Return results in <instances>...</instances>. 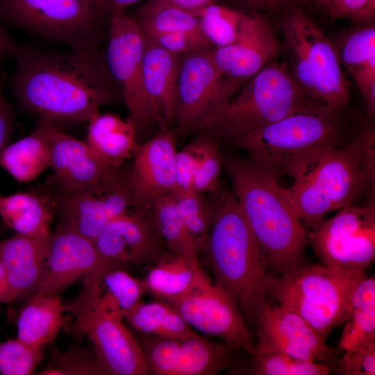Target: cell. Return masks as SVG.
Segmentation results:
<instances>
[{"label":"cell","mask_w":375,"mask_h":375,"mask_svg":"<svg viewBox=\"0 0 375 375\" xmlns=\"http://www.w3.org/2000/svg\"><path fill=\"white\" fill-rule=\"evenodd\" d=\"M47 141L49 167L53 170L51 185L55 193H71L91 189L109 183L123 172L102 162L88 144L39 119Z\"/></svg>","instance_id":"obj_16"},{"label":"cell","mask_w":375,"mask_h":375,"mask_svg":"<svg viewBox=\"0 0 375 375\" xmlns=\"http://www.w3.org/2000/svg\"><path fill=\"white\" fill-rule=\"evenodd\" d=\"M374 174V125L367 121L346 144L324 149L298 166L285 190L302 224L312 231L327 213L353 205Z\"/></svg>","instance_id":"obj_3"},{"label":"cell","mask_w":375,"mask_h":375,"mask_svg":"<svg viewBox=\"0 0 375 375\" xmlns=\"http://www.w3.org/2000/svg\"><path fill=\"white\" fill-rule=\"evenodd\" d=\"M148 38L163 49L178 55H183L198 49L210 48V47L201 33L172 32Z\"/></svg>","instance_id":"obj_45"},{"label":"cell","mask_w":375,"mask_h":375,"mask_svg":"<svg viewBox=\"0 0 375 375\" xmlns=\"http://www.w3.org/2000/svg\"><path fill=\"white\" fill-rule=\"evenodd\" d=\"M21 49L0 23V69L6 59H15Z\"/></svg>","instance_id":"obj_48"},{"label":"cell","mask_w":375,"mask_h":375,"mask_svg":"<svg viewBox=\"0 0 375 375\" xmlns=\"http://www.w3.org/2000/svg\"><path fill=\"white\" fill-rule=\"evenodd\" d=\"M49 164V145L38 124L31 134L8 144L0 153V167L19 183L34 180Z\"/></svg>","instance_id":"obj_32"},{"label":"cell","mask_w":375,"mask_h":375,"mask_svg":"<svg viewBox=\"0 0 375 375\" xmlns=\"http://www.w3.org/2000/svg\"><path fill=\"white\" fill-rule=\"evenodd\" d=\"M366 122L348 108L299 112L232 142L243 149L249 158L278 176H291L298 166L314 154L348 142Z\"/></svg>","instance_id":"obj_5"},{"label":"cell","mask_w":375,"mask_h":375,"mask_svg":"<svg viewBox=\"0 0 375 375\" xmlns=\"http://www.w3.org/2000/svg\"><path fill=\"white\" fill-rule=\"evenodd\" d=\"M108 10L105 61L138 133L153 124L142 81L144 35L136 19L124 10Z\"/></svg>","instance_id":"obj_11"},{"label":"cell","mask_w":375,"mask_h":375,"mask_svg":"<svg viewBox=\"0 0 375 375\" xmlns=\"http://www.w3.org/2000/svg\"><path fill=\"white\" fill-rule=\"evenodd\" d=\"M235 90L217 69L209 47L183 54L175 117L178 131H190L198 122L221 108Z\"/></svg>","instance_id":"obj_12"},{"label":"cell","mask_w":375,"mask_h":375,"mask_svg":"<svg viewBox=\"0 0 375 375\" xmlns=\"http://www.w3.org/2000/svg\"><path fill=\"white\" fill-rule=\"evenodd\" d=\"M338 342L344 350L375 341V278L365 276L353 289Z\"/></svg>","instance_id":"obj_31"},{"label":"cell","mask_w":375,"mask_h":375,"mask_svg":"<svg viewBox=\"0 0 375 375\" xmlns=\"http://www.w3.org/2000/svg\"><path fill=\"white\" fill-rule=\"evenodd\" d=\"M329 19H347L360 24L374 22L375 0H312Z\"/></svg>","instance_id":"obj_42"},{"label":"cell","mask_w":375,"mask_h":375,"mask_svg":"<svg viewBox=\"0 0 375 375\" xmlns=\"http://www.w3.org/2000/svg\"><path fill=\"white\" fill-rule=\"evenodd\" d=\"M141 0H100V6L103 8L122 9Z\"/></svg>","instance_id":"obj_51"},{"label":"cell","mask_w":375,"mask_h":375,"mask_svg":"<svg viewBox=\"0 0 375 375\" xmlns=\"http://www.w3.org/2000/svg\"><path fill=\"white\" fill-rule=\"evenodd\" d=\"M123 269L98 272L85 277L81 292L63 304L65 310L75 315L76 322L99 317L123 319L147 291L143 280Z\"/></svg>","instance_id":"obj_21"},{"label":"cell","mask_w":375,"mask_h":375,"mask_svg":"<svg viewBox=\"0 0 375 375\" xmlns=\"http://www.w3.org/2000/svg\"><path fill=\"white\" fill-rule=\"evenodd\" d=\"M136 15L135 19L147 38L172 32L201 33L197 16L178 8L142 6Z\"/></svg>","instance_id":"obj_36"},{"label":"cell","mask_w":375,"mask_h":375,"mask_svg":"<svg viewBox=\"0 0 375 375\" xmlns=\"http://www.w3.org/2000/svg\"><path fill=\"white\" fill-rule=\"evenodd\" d=\"M279 44L271 22L258 12L244 14L237 40L210 50L219 74L234 88L251 78L278 54Z\"/></svg>","instance_id":"obj_20"},{"label":"cell","mask_w":375,"mask_h":375,"mask_svg":"<svg viewBox=\"0 0 375 375\" xmlns=\"http://www.w3.org/2000/svg\"><path fill=\"white\" fill-rule=\"evenodd\" d=\"M249 372L254 375H327L328 364L304 360L283 353L252 355Z\"/></svg>","instance_id":"obj_37"},{"label":"cell","mask_w":375,"mask_h":375,"mask_svg":"<svg viewBox=\"0 0 375 375\" xmlns=\"http://www.w3.org/2000/svg\"><path fill=\"white\" fill-rule=\"evenodd\" d=\"M64 305L58 294L32 296L17 319V338L35 347L51 342L63 326Z\"/></svg>","instance_id":"obj_30"},{"label":"cell","mask_w":375,"mask_h":375,"mask_svg":"<svg viewBox=\"0 0 375 375\" xmlns=\"http://www.w3.org/2000/svg\"><path fill=\"white\" fill-rule=\"evenodd\" d=\"M344 351V354L336 362L335 372L338 374H375V341Z\"/></svg>","instance_id":"obj_43"},{"label":"cell","mask_w":375,"mask_h":375,"mask_svg":"<svg viewBox=\"0 0 375 375\" xmlns=\"http://www.w3.org/2000/svg\"><path fill=\"white\" fill-rule=\"evenodd\" d=\"M108 260L154 265L169 253L157 228L151 206L135 208L110 221L94 240Z\"/></svg>","instance_id":"obj_18"},{"label":"cell","mask_w":375,"mask_h":375,"mask_svg":"<svg viewBox=\"0 0 375 375\" xmlns=\"http://www.w3.org/2000/svg\"><path fill=\"white\" fill-rule=\"evenodd\" d=\"M365 276V272H346L306 263L283 274L269 275L266 294L301 317L326 339L344 323L352 292Z\"/></svg>","instance_id":"obj_8"},{"label":"cell","mask_w":375,"mask_h":375,"mask_svg":"<svg viewBox=\"0 0 375 375\" xmlns=\"http://www.w3.org/2000/svg\"><path fill=\"white\" fill-rule=\"evenodd\" d=\"M151 267L143 280L146 290L166 303L188 295L212 281L203 271L197 256L169 253Z\"/></svg>","instance_id":"obj_26"},{"label":"cell","mask_w":375,"mask_h":375,"mask_svg":"<svg viewBox=\"0 0 375 375\" xmlns=\"http://www.w3.org/2000/svg\"><path fill=\"white\" fill-rule=\"evenodd\" d=\"M256 320L257 353H283L304 360L327 363L335 358L337 351L306 320L281 306L266 301Z\"/></svg>","instance_id":"obj_17"},{"label":"cell","mask_w":375,"mask_h":375,"mask_svg":"<svg viewBox=\"0 0 375 375\" xmlns=\"http://www.w3.org/2000/svg\"><path fill=\"white\" fill-rule=\"evenodd\" d=\"M76 322L78 331L91 341L106 374H149L140 344L122 319L99 317Z\"/></svg>","instance_id":"obj_23"},{"label":"cell","mask_w":375,"mask_h":375,"mask_svg":"<svg viewBox=\"0 0 375 375\" xmlns=\"http://www.w3.org/2000/svg\"><path fill=\"white\" fill-rule=\"evenodd\" d=\"M322 264L346 272H362L375 258V206L345 207L308 232Z\"/></svg>","instance_id":"obj_10"},{"label":"cell","mask_w":375,"mask_h":375,"mask_svg":"<svg viewBox=\"0 0 375 375\" xmlns=\"http://www.w3.org/2000/svg\"><path fill=\"white\" fill-rule=\"evenodd\" d=\"M12 112L9 102L4 97L0 83V153L8 144L12 129Z\"/></svg>","instance_id":"obj_46"},{"label":"cell","mask_w":375,"mask_h":375,"mask_svg":"<svg viewBox=\"0 0 375 375\" xmlns=\"http://www.w3.org/2000/svg\"><path fill=\"white\" fill-rule=\"evenodd\" d=\"M136 135L135 125L128 117L124 119L115 114L99 112L88 120L85 142L102 162L120 168L138 144Z\"/></svg>","instance_id":"obj_28"},{"label":"cell","mask_w":375,"mask_h":375,"mask_svg":"<svg viewBox=\"0 0 375 375\" xmlns=\"http://www.w3.org/2000/svg\"><path fill=\"white\" fill-rule=\"evenodd\" d=\"M250 7L269 13H281L290 6L288 0H242Z\"/></svg>","instance_id":"obj_49"},{"label":"cell","mask_w":375,"mask_h":375,"mask_svg":"<svg viewBox=\"0 0 375 375\" xmlns=\"http://www.w3.org/2000/svg\"><path fill=\"white\" fill-rule=\"evenodd\" d=\"M292 4H296L299 6H308L312 3V0H288Z\"/></svg>","instance_id":"obj_52"},{"label":"cell","mask_w":375,"mask_h":375,"mask_svg":"<svg viewBox=\"0 0 375 375\" xmlns=\"http://www.w3.org/2000/svg\"><path fill=\"white\" fill-rule=\"evenodd\" d=\"M347 34L335 46L342 67L351 76L366 103V119L375 115V26L374 22Z\"/></svg>","instance_id":"obj_27"},{"label":"cell","mask_w":375,"mask_h":375,"mask_svg":"<svg viewBox=\"0 0 375 375\" xmlns=\"http://www.w3.org/2000/svg\"><path fill=\"white\" fill-rule=\"evenodd\" d=\"M155 222L167 250L170 253L197 256L172 192L160 195L151 204Z\"/></svg>","instance_id":"obj_34"},{"label":"cell","mask_w":375,"mask_h":375,"mask_svg":"<svg viewBox=\"0 0 375 375\" xmlns=\"http://www.w3.org/2000/svg\"><path fill=\"white\" fill-rule=\"evenodd\" d=\"M167 303L193 329L219 338L228 345L251 355L255 352L253 338L238 306L215 282Z\"/></svg>","instance_id":"obj_15"},{"label":"cell","mask_w":375,"mask_h":375,"mask_svg":"<svg viewBox=\"0 0 375 375\" xmlns=\"http://www.w3.org/2000/svg\"><path fill=\"white\" fill-rule=\"evenodd\" d=\"M55 209L51 195L17 192L0 195V217L16 233L49 240L50 225Z\"/></svg>","instance_id":"obj_29"},{"label":"cell","mask_w":375,"mask_h":375,"mask_svg":"<svg viewBox=\"0 0 375 375\" xmlns=\"http://www.w3.org/2000/svg\"><path fill=\"white\" fill-rule=\"evenodd\" d=\"M149 374L155 375H214L228 367L235 348L210 341L195 333L181 338L140 334L137 339Z\"/></svg>","instance_id":"obj_13"},{"label":"cell","mask_w":375,"mask_h":375,"mask_svg":"<svg viewBox=\"0 0 375 375\" xmlns=\"http://www.w3.org/2000/svg\"><path fill=\"white\" fill-rule=\"evenodd\" d=\"M124 319L142 335L162 338H181L196 332L169 304L162 301H140Z\"/></svg>","instance_id":"obj_33"},{"label":"cell","mask_w":375,"mask_h":375,"mask_svg":"<svg viewBox=\"0 0 375 375\" xmlns=\"http://www.w3.org/2000/svg\"><path fill=\"white\" fill-rule=\"evenodd\" d=\"M176 200L188 233L197 251L202 250L213 219L210 203L194 192Z\"/></svg>","instance_id":"obj_39"},{"label":"cell","mask_w":375,"mask_h":375,"mask_svg":"<svg viewBox=\"0 0 375 375\" xmlns=\"http://www.w3.org/2000/svg\"><path fill=\"white\" fill-rule=\"evenodd\" d=\"M15 60V98L53 125L88 122L101 106L121 97L98 46L64 51L22 47Z\"/></svg>","instance_id":"obj_1"},{"label":"cell","mask_w":375,"mask_h":375,"mask_svg":"<svg viewBox=\"0 0 375 375\" xmlns=\"http://www.w3.org/2000/svg\"><path fill=\"white\" fill-rule=\"evenodd\" d=\"M197 157L193 142L176 151L175 158L174 186L171 192L178 199L194 192V180Z\"/></svg>","instance_id":"obj_44"},{"label":"cell","mask_w":375,"mask_h":375,"mask_svg":"<svg viewBox=\"0 0 375 375\" xmlns=\"http://www.w3.org/2000/svg\"><path fill=\"white\" fill-rule=\"evenodd\" d=\"M197 157L194 180V193H215L218 190L223 159L215 141L201 135L192 141Z\"/></svg>","instance_id":"obj_38"},{"label":"cell","mask_w":375,"mask_h":375,"mask_svg":"<svg viewBox=\"0 0 375 375\" xmlns=\"http://www.w3.org/2000/svg\"><path fill=\"white\" fill-rule=\"evenodd\" d=\"M49 240L16 233L0 241V258L15 299L38 288L44 271Z\"/></svg>","instance_id":"obj_25"},{"label":"cell","mask_w":375,"mask_h":375,"mask_svg":"<svg viewBox=\"0 0 375 375\" xmlns=\"http://www.w3.org/2000/svg\"><path fill=\"white\" fill-rule=\"evenodd\" d=\"M103 9L92 0H0V18L70 49L98 46Z\"/></svg>","instance_id":"obj_9"},{"label":"cell","mask_w":375,"mask_h":375,"mask_svg":"<svg viewBox=\"0 0 375 375\" xmlns=\"http://www.w3.org/2000/svg\"><path fill=\"white\" fill-rule=\"evenodd\" d=\"M326 108L294 81L285 65L274 62L255 74L235 99L190 131L232 142L293 113Z\"/></svg>","instance_id":"obj_6"},{"label":"cell","mask_w":375,"mask_h":375,"mask_svg":"<svg viewBox=\"0 0 375 375\" xmlns=\"http://www.w3.org/2000/svg\"><path fill=\"white\" fill-rule=\"evenodd\" d=\"M235 197L265 256L269 275L306 263L308 231L289 200L278 175L250 158L226 160Z\"/></svg>","instance_id":"obj_2"},{"label":"cell","mask_w":375,"mask_h":375,"mask_svg":"<svg viewBox=\"0 0 375 375\" xmlns=\"http://www.w3.org/2000/svg\"><path fill=\"white\" fill-rule=\"evenodd\" d=\"M15 300L8 285L5 270L0 258V302L10 303Z\"/></svg>","instance_id":"obj_50"},{"label":"cell","mask_w":375,"mask_h":375,"mask_svg":"<svg viewBox=\"0 0 375 375\" xmlns=\"http://www.w3.org/2000/svg\"><path fill=\"white\" fill-rule=\"evenodd\" d=\"M51 196L60 220L92 241L110 221L134 208L127 174L124 173L91 189Z\"/></svg>","instance_id":"obj_19"},{"label":"cell","mask_w":375,"mask_h":375,"mask_svg":"<svg viewBox=\"0 0 375 375\" xmlns=\"http://www.w3.org/2000/svg\"><path fill=\"white\" fill-rule=\"evenodd\" d=\"M192 13L199 19L202 34L210 46L215 48L227 46L237 40L244 14V12L217 3Z\"/></svg>","instance_id":"obj_35"},{"label":"cell","mask_w":375,"mask_h":375,"mask_svg":"<svg viewBox=\"0 0 375 375\" xmlns=\"http://www.w3.org/2000/svg\"><path fill=\"white\" fill-rule=\"evenodd\" d=\"M43 348L28 345L17 338L0 342V374L30 375L44 358Z\"/></svg>","instance_id":"obj_41"},{"label":"cell","mask_w":375,"mask_h":375,"mask_svg":"<svg viewBox=\"0 0 375 375\" xmlns=\"http://www.w3.org/2000/svg\"><path fill=\"white\" fill-rule=\"evenodd\" d=\"M176 136L161 131L145 142L138 144L127 183L134 208L151 207L156 199L171 192L174 186Z\"/></svg>","instance_id":"obj_22"},{"label":"cell","mask_w":375,"mask_h":375,"mask_svg":"<svg viewBox=\"0 0 375 375\" xmlns=\"http://www.w3.org/2000/svg\"><path fill=\"white\" fill-rule=\"evenodd\" d=\"M281 14L280 31L291 76L327 108H348L349 89L335 45L301 6L291 4Z\"/></svg>","instance_id":"obj_7"},{"label":"cell","mask_w":375,"mask_h":375,"mask_svg":"<svg viewBox=\"0 0 375 375\" xmlns=\"http://www.w3.org/2000/svg\"><path fill=\"white\" fill-rule=\"evenodd\" d=\"M92 1H94L95 3L98 4L99 6H100V0H92Z\"/></svg>","instance_id":"obj_53"},{"label":"cell","mask_w":375,"mask_h":375,"mask_svg":"<svg viewBox=\"0 0 375 375\" xmlns=\"http://www.w3.org/2000/svg\"><path fill=\"white\" fill-rule=\"evenodd\" d=\"M213 194V219L202 250L215 283L242 315L256 319L267 301L269 274L265 256L235 197L226 192Z\"/></svg>","instance_id":"obj_4"},{"label":"cell","mask_w":375,"mask_h":375,"mask_svg":"<svg viewBox=\"0 0 375 375\" xmlns=\"http://www.w3.org/2000/svg\"><path fill=\"white\" fill-rule=\"evenodd\" d=\"M180 65V55L144 36L143 86L153 124L161 131L169 130L176 117Z\"/></svg>","instance_id":"obj_24"},{"label":"cell","mask_w":375,"mask_h":375,"mask_svg":"<svg viewBox=\"0 0 375 375\" xmlns=\"http://www.w3.org/2000/svg\"><path fill=\"white\" fill-rule=\"evenodd\" d=\"M219 1L222 0H148L142 6L148 8L172 6L192 12Z\"/></svg>","instance_id":"obj_47"},{"label":"cell","mask_w":375,"mask_h":375,"mask_svg":"<svg viewBox=\"0 0 375 375\" xmlns=\"http://www.w3.org/2000/svg\"><path fill=\"white\" fill-rule=\"evenodd\" d=\"M39 374L99 375L106 374L92 347H76L57 353Z\"/></svg>","instance_id":"obj_40"},{"label":"cell","mask_w":375,"mask_h":375,"mask_svg":"<svg viewBox=\"0 0 375 375\" xmlns=\"http://www.w3.org/2000/svg\"><path fill=\"white\" fill-rule=\"evenodd\" d=\"M125 265L104 258L92 240L60 220L49 240L43 276L33 296L58 294L80 278Z\"/></svg>","instance_id":"obj_14"}]
</instances>
